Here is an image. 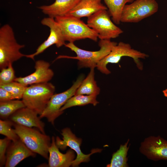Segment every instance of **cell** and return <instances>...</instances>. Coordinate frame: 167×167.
<instances>
[{"label": "cell", "instance_id": "15", "mask_svg": "<svg viewBox=\"0 0 167 167\" xmlns=\"http://www.w3.org/2000/svg\"><path fill=\"white\" fill-rule=\"evenodd\" d=\"M36 155L20 139L16 141H12L7 149L5 167H14L25 159Z\"/></svg>", "mask_w": 167, "mask_h": 167}, {"label": "cell", "instance_id": "25", "mask_svg": "<svg viewBox=\"0 0 167 167\" xmlns=\"http://www.w3.org/2000/svg\"><path fill=\"white\" fill-rule=\"evenodd\" d=\"M14 123L10 120H0V134L6 136L12 142L16 141L19 138L14 129L12 128Z\"/></svg>", "mask_w": 167, "mask_h": 167}, {"label": "cell", "instance_id": "9", "mask_svg": "<svg viewBox=\"0 0 167 167\" xmlns=\"http://www.w3.org/2000/svg\"><path fill=\"white\" fill-rule=\"evenodd\" d=\"M84 79L83 75H80L68 89L62 92L54 94L39 117L41 118H46L48 122L54 125L56 119L63 113L61 111V108L69 99L75 95L76 90Z\"/></svg>", "mask_w": 167, "mask_h": 167}, {"label": "cell", "instance_id": "6", "mask_svg": "<svg viewBox=\"0 0 167 167\" xmlns=\"http://www.w3.org/2000/svg\"><path fill=\"white\" fill-rule=\"evenodd\" d=\"M124 56L132 58L138 68L141 70L142 66L139 59H145L148 55L132 48L128 43L120 42L114 46L109 54L97 63L96 68L102 73L109 74L111 72L107 68V65L109 63H118L122 58Z\"/></svg>", "mask_w": 167, "mask_h": 167}, {"label": "cell", "instance_id": "14", "mask_svg": "<svg viewBox=\"0 0 167 167\" xmlns=\"http://www.w3.org/2000/svg\"><path fill=\"white\" fill-rule=\"evenodd\" d=\"M38 115L35 111L26 107L17 110L9 118L14 123L29 127H36L45 134V123Z\"/></svg>", "mask_w": 167, "mask_h": 167}, {"label": "cell", "instance_id": "13", "mask_svg": "<svg viewBox=\"0 0 167 167\" xmlns=\"http://www.w3.org/2000/svg\"><path fill=\"white\" fill-rule=\"evenodd\" d=\"M140 150L152 160H167V141L160 137L151 136L145 139L141 144Z\"/></svg>", "mask_w": 167, "mask_h": 167}, {"label": "cell", "instance_id": "3", "mask_svg": "<svg viewBox=\"0 0 167 167\" xmlns=\"http://www.w3.org/2000/svg\"><path fill=\"white\" fill-rule=\"evenodd\" d=\"M17 41L13 30L6 24L0 28V68L7 67L10 64L26 55L20 52V49L24 47Z\"/></svg>", "mask_w": 167, "mask_h": 167}, {"label": "cell", "instance_id": "4", "mask_svg": "<svg viewBox=\"0 0 167 167\" xmlns=\"http://www.w3.org/2000/svg\"><path fill=\"white\" fill-rule=\"evenodd\" d=\"M55 90V87L50 83L32 84L26 88L22 100L26 107L40 115L54 94Z\"/></svg>", "mask_w": 167, "mask_h": 167}, {"label": "cell", "instance_id": "22", "mask_svg": "<svg viewBox=\"0 0 167 167\" xmlns=\"http://www.w3.org/2000/svg\"><path fill=\"white\" fill-rule=\"evenodd\" d=\"M25 107L22 100H12L0 102V118L1 119H7L17 110Z\"/></svg>", "mask_w": 167, "mask_h": 167}, {"label": "cell", "instance_id": "21", "mask_svg": "<svg viewBox=\"0 0 167 167\" xmlns=\"http://www.w3.org/2000/svg\"><path fill=\"white\" fill-rule=\"evenodd\" d=\"M97 96L95 95H74L68 100L60 110L63 111L65 109L73 106H83L88 104H92L95 106L99 103L96 99Z\"/></svg>", "mask_w": 167, "mask_h": 167}, {"label": "cell", "instance_id": "29", "mask_svg": "<svg viewBox=\"0 0 167 167\" xmlns=\"http://www.w3.org/2000/svg\"><path fill=\"white\" fill-rule=\"evenodd\" d=\"M163 92L165 96L167 97V89L164 90L163 91Z\"/></svg>", "mask_w": 167, "mask_h": 167}, {"label": "cell", "instance_id": "17", "mask_svg": "<svg viewBox=\"0 0 167 167\" xmlns=\"http://www.w3.org/2000/svg\"><path fill=\"white\" fill-rule=\"evenodd\" d=\"M102 0H80L67 14L81 19L88 18L95 13L107 9L101 2Z\"/></svg>", "mask_w": 167, "mask_h": 167}, {"label": "cell", "instance_id": "1", "mask_svg": "<svg viewBox=\"0 0 167 167\" xmlns=\"http://www.w3.org/2000/svg\"><path fill=\"white\" fill-rule=\"evenodd\" d=\"M117 44L110 40H100L99 42V50L90 51L79 48L74 42H69L64 45L75 52L76 56L60 55L57 59L63 58L75 59L78 60V65L79 68H95L97 63L109 54L113 47Z\"/></svg>", "mask_w": 167, "mask_h": 167}, {"label": "cell", "instance_id": "2", "mask_svg": "<svg viewBox=\"0 0 167 167\" xmlns=\"http://www.w3.org/2000/svg\"><path fill=\"white\" fill-rule=\"evenodd\" d=\"M54 19L60 27L65 41L74 43L85 39L95 41H97L98 38L96 33L80 19L68 15Z\"/></svg>", "mask_w": 167, "mask_h": 167}, {"label": "cell", "instance_id": "16", "mask_svg": "<svg viewBox=\"0 0 167 167\" xmlns=\"http://www.w3.org/2000/svg\"><path fill=\"white\" fill-rule=\"evenodd\" d=\"M49 152L48 166L50 167H68L72 165V162L75 159V153L73 149L68 150L65 154L59 151L54 136L51 138Z\"/></svg>", "mask_w": 167, "mask_h": 167}, {"label": "cell", "instance_id": "28", "mask_svg": "<svg viewBox=\"0 0 167 167\" xmlns=\"http://www.w3.org/2000/svg\"><path fill=\"white\" fill-rule=\"evenodd\" d=\"M15 99L12 95L8 91L0 87V102Z\"/></svg>", "mask_w": 167, "mask_h": 167}, {"label": "cell", "instance_id": "12", "mask_svg": "<svg viewBox=\"0 0 167 167\" xmlns=\"http://www.w3.org/2000/svg\"><path fill=\"white\" fill-rule=\"evenodd\" d=\"M49 62L40 60L35 62V71L24 77L16 78L14 81L26 86L34 84L48 82L53 77L54 72Z\"/></svg>", "mask_w": 167, "mask_h": 167}, {"label": "cell", "instance_id": "8", "mask_svg": "<svg viewBox=\"0 0 167 167\" xmlns=\"http://www.w3.org/2000/svg\"><path fill=\"white\" fill-rule=\"evenodd\" d=\"M156 0H136L124 7L120 22L125 23L139 22L156 13L158 9Z\"/></svg>", "mask_w": 167, "mask_h": 167}, {"label": "cell", "instance_id": "26", "mask_svg": "<svg viewBox=\"0 0 167 167\" xmlns=\"http://www.w3.org/2000/svg\"><path fill=\"white\" fill-rule=\"evenodd\" d=\"M15 78V71L12 64L1 70L0 85L11 83L14 81Z\"/></svg>", "mask_w": 167, "mask_h": 167}, {"label": "cell", "instance_id": "23", "mask_svg": "<svg viewBox=\"0 0 167 167\" xmlns=\"http://www.w3.org/2000/svg\"><path fill=\"white\" fill-rule=\"evenodd\" d=\"M128 141L123 145H121L119 149L112 156L110 164L107 165L108 167H127L126 155L129 148L127 147Z\"/></svg>", "mask_w": 167, "mask_h": 167}, {"label": "cell", "instance_id": "27", "mask_svg": "<svg viewBox=\"0 0 167 167\" xmlns=\"http://www.w3.org/2000/svg\"><path fill=\"white\" fill-rule=\"evenodd\" d=\"M11 140L7 137L0 139V166L5 165L6 161V156L8 147Z\"/></svg>", "mask_w": 167, "mask_h": 167}, {"label": "cell", "instance_id": "11", "mask_svg": "<svg viewBox=\"0 0 167 167\" xmlns=\"http://www.w3.org/2000/svg\"><path fill=\"white\" fill-rule=\"evenodd\" d=\"M41 23L49 28L50 33L47 39L38 47L35 53L26 55V57L33 60L35 56L42 53L53 45L59 48L65 44V41L60 27L54 18L49 17L44 18L41 20Z\"/></svg>", "mask_w": 167, "mask_h": 167}, {"label": "cell", "instance_id": "10", "mask_svg": "<svg viewBox=\"0 0 167 167\" xmlns=\"http://www.w3.org/2000/svg\"><path fill=\"white\" fill-rule=\"evenodd\" d=\"M61 135L63 136V140L58 137H57L55 139L56 144L58 148L64 150L67 147H69L77 153L76 158L72 162L71 165L72 167H77L81 163L88 162L92 154L101 151L100 149H94L90 154H85L81 152L80 148L81 139L76 137L70 128L67 127L63 129Z\"/></svg>", "mask_w": 167, "mask_h": 167}, {"label": "cell", "instance_id": "20", "mask_svg": "<svg viewBox=\"0 0 167 167\" xmlns=\"http://www.w3.org/2000/svg\"><path fill=\"white\" fill-rule=\"evenodd\" d=\"M106 5L113 22L119 24L123 9L128 3H131L135 0H103Z\"/></svg>", "mask_w": 167, "mask_h": 167}, {"label": "cell", "instance_id": "24", "mask_svg": "<svg viewBox=\"0 0 167 167\" xmlns=\"http://www.w3.org/2000/svg\"><path fill=\"white\" fill-rule=\"evenodd\" d=\"M27 87L15 81L7 84L0 85V87L8 91L12 95L15 99L17 100L22 99Z\"/></svg>", "mask_w": 167, "mask_h": 167}, {"label": "cell", "instance_id": "19", "mask_svg": "<svg viewBox=\"0 0 167 167\" xmlns=\"http://www.w3.org/2000/svg\"><path fill=\"white\" fill-rule=\"evenodd\" d=\"M94 68H90V71L85 79L76 90L75 95H95L97 96L100 92V89L97 86L95 79Z\"/></svg>", "mask_w": 167, "mask_h": 167}, {"label": "cell", "instance_id": "7", "mask_svg": "<svg viewBox=\"0 0 167 167\" xmlns=\"http://www.w3.org/2000/svg\"><path fill=\"white\" fill-rule=\"evenodd\" d=\"M107 9L100 10L88 18L87 24L101 40H110L118 37L123 32L110 18Z\"/></svg>", "mask_w": 167, "mask_h": 167}, {"label": "cell", "instance_id": "18", "mask_svg": "<svg viewBox=\"0 0 167 167\" xmlns=\"http://www.w3.org/2000/svg\"><path fill=\"white\" fill-rule=\"evenodd\" d=\"M80 0H55L49 5L39 6L38 8L49 17L55 18L66 15Z\"/></svg>", "mask_w": 167, "mask_h": 167}, {"label": "cell", "instance_id": "5", "mask_svg": "<svg viewBox=\"0 0 167 167\" xmlns=\"http://www.w3.org/2000/svg\"><path fill=\"white\" fill-rule=\"evenodd\" d=\"M13 126L20 139L32 151L45 158H49L50 137L40 131L14 123Z\"/></svg>", "mask_w": 167, "mask_h": 167}]
</instances>
